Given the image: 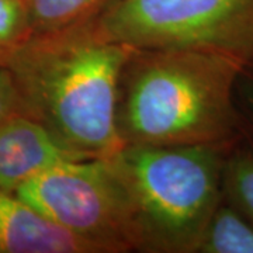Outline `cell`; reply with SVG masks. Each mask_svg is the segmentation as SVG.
Instances as JSON below:
<instances>
[{"label": "cell", "instance_id": "cell-1", "mask_svg": "<svg viewBox=\"0 0 253 253\" xmlns=\"http://www.w3.org/2000/svg\"><path fill=\"white\" fill-rule=\"evenodd\" d=\"M132 49L104 36L94 18L33 34L6 69L23 114L73 154L109 158L124 146L117 128L118 91Z\"/></svg>", "mask_w": 253, "mask_h": 253}, {"label": "cell", "instance_id": "cell-2", "mask_svg": "<svg viewBox=\"0 0 253 253\" xmlns=\"http://www.w3.org/2000/svg\"><path fill=\"white\" fill-rule=\"evenodd\" d=\"M245 65L193 49H132L120 81L124 145H229L239 128L236 84Z\"/></svg>", "mask_w": 253, "mask_h": 253}, {"label": "cell", "instance_id": "cell-3", "mask_svg": "<svg viewBox=\"0 0 253 253\" xmlns=\"http://www.w3.org/2000/svg\"><path fill=\"white\" fill-rule=\"evenodd\" d=\"M226 145H124L109 156L126 193L135 251L196 253L224 199Z\"/></svg>", "mask_w": 253, "mask_h": 253}, {"label": "cell", "instance_id": "cell-4", "mask_svg": "<svg viewBox=\"0 0 253 253\" xmlns=\"http://www.w3.org/2000/svg\"><path fill=\"white\" fill-rule=\"evenodd\" d=\"M96 23L135 49H193L253 65V0H116Z\"/></svg>", "mask_w": 253, "mask_h": 253}, {"label": "cell", "instance_id": "cell-5", "mask_svg": "<svg viewBox=\"0 0 253 253\" xmlns=\"http://www.w3.org/2000/svg\"><path fill=\"white\" fill-rule=\"evenodd\" d=\"M16 196L96 253L135 251L126 193L109 158L61 163L24 183Z\"/></svg>", "mask_w": 253, "mask_h": 253}, {"label": "cell", "instance_id": "cell-6", "mask_svg": "<svg viewBox=\"0 0 253 253\" xmlns=\"http://www.w3.org/2000/svg\"><path fill=\"white\" fill-rule=\"evenodd\" d=\"M87 159L73 154L42 124L26 114L0 123V190L18 187L61 163Z\"/></svg>", "mask_w": 253, "mask_h": 253}, {"label": "cell", "instance_id": "cell-7", "mask_svg": "<svg viewBox=\"0 0 253 253\" xmlns=\"http://www.w3.org/2000/svg\"><path fill=\"white\" fill-rule=\"evenodd\" d=\"M0 253H96L13 193L0 190Z\"/></svg>", "mask_w": 253, "mask_h": 253}, {"label": "cell", "instance_id": "cell-8", "mask_svg": "<svg viewBox=\"0 0 253 253\" xmlns=\"http://www.w3.org/2000/svg\"><path fill=\"white\" fill-rule=\"evenodd\" d=\"M196 253H253V224L222 199L208 219Z\"/></svg>", "mask_w": 253, "mask_h": 253}, {"label": "cell", "instance_id": "cell-9", "mask_svg": "<svg viewBox=\"0 0 253 253\" xmlns=\"http://www.w3.org/2000/svg\"><path fill=\"white\" fill-rule=\"evenodd\" d=\"M33 34L78 26L100 16L116 0H24Z\"/></svg>", "mask_w": 253, "mask_h": 253}, {"label": "cell", "instance_id": "cell-10", "mask_svg": "<svg viewBox=\"0 0 253 253\" xmlns=\"http://www.w3.org/2000/svg\"><path fill=\"white\" fill-rule=\"evenodd\" d=\"M222 190L224 199L253 224V151L238 148L226 154Z\"/></svg>", "mask_w": 253, "mask_h": 253}, {"label": "cell", "instance_id": "cell-11", "mask_svg": "<svg viewBox=\"0 0 253 253\" xmlns=\"http://www.w3.org/2000/svg\"><path fill=\"white\" fill-rule=\"evenodd\" d=\"M33 36L24 0H0V69L9 66L11 58Z\"/></svg>", "mask_w": 253, "mask_h": 253}, {"label": "cell", "instance_id": "cell-12", "mask_svg": "<svg viewBox=\"0 0 253 253\" xmlns=\"http://www.w3.org/2000/svg\"><path fill=\"white\" fill-rule=\"evenodd\" d=\"M16 114H23L21 101L10 72L0 69V123Z\"/></svg>", "mask_w": 253, "mask_h": 253}, {"label": "cell", "instance_id": "cell-13", "mask_svg": "<svg viewBox=\"0 0 253 253\" xmlns=\"http://www.w3.org/2000/svg\"><path fill=\"white\" fill-rule=\"evenodd\" d=\"M236 101L238 107L242 109L245 117L253 126V78L245 71L241 73L236 84Z\"/></svg>", "mask_w": 253, "mask_h": 253}]
</instances>
